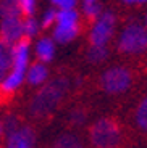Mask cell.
I'll list each match as a JSON object with an SVG mask.
<instances>
[{
  "mask_svg": "<svg viewBox=\"0 0 147 148\" xmlns=\"http://www.w3.org/2000/svg\"><path fill=\"white\" fill-rule=\"evenodd\" d=\"M68 87H70V82L65 77H57L50 81L34 95L33 101L29 103V113L34 118H44L53 113V110L58 106V103L65 97Z\"/></svg>",
  "mask_w": 147,
  "mask_h": 148,
  "instance_id": "6da1fadb",
  "label": "cell"
},
{
  "mask_svg": "<svg viewBox=\"0 0 147 148\" xmlns=\"http://www.w3.org/2000/svg\"><path fill=\"white\" fill-rule=\"evenodd\" d=\"M89 138L94 148H120L123 134L116 121L112 118H102L92 124Z\"/></svg>",
  "mask_w": 147,
  "mask_h": 148,
  "instance_id": "7a4b0ae2",
  "label": "cell"
},
{
  "mask_svg": "<svg viewBox=\"0 0 147 148\" xmlns=\"http://www.w3.org/2000/svg\"><path fill=\"white\" fill-rule=\"evenodd\" d=\"M147 50V27L131 23L121 31L118 39V52L126 55H139Z\"/></svg>",
  "mask_w": 147,
  "mask_h": 148,
  "instance_id": "3957f363",
  "label": "cell"
},
{
  "mask_svg": "<svg viewBox=\"0 0 147 148\" xmlns=\"http://www.w3.org/2000/svg\"><path fill=\"white\" fill-rule=\"evenodd\" d=\"M132 85V74L129 69L123 66H113L107 69L100 77V87L110 95H118Z\"/></svg>",
  "mask_w": 147,
  "mask_h": 148,
  "instance_id": "277c9868",
  "label": "cell"
},
{
  "mask_svg": "<svg viewBox=\"0 0 147 148\" xmlns=\"http://www.w3.org/2000/svg\"><path fill=\"white\" fill-rule=\"evenodd\" d=\"M115 24H116V16L110 11H103L96 19V24L91 29V36H89L91 44L96 47H107L113 36Z\"/></svg>",
  "mask_w": 147,
  "mask_h": 148,
  "instance_id": "5b68a950",
  "label": "cell"
},
{
  "mask_svg": "<svg viewBox=\"0 0 147 148\" xmlns=\"http://www.w3.org/2000/svg\"><path fill=\"white\" fill-rule=\"evenodd\" d=\"M29 45L31 39L23 36L16 44L11 45V71L18 74H24L26 76V68H28V61H29Z\"/></svg>",
  "mask_w": 147,
  "mask_h": 148,
  "instance_id": "8992f818",
  "label": "cell"
},
{
  "mask_svg": "<svg viewBox=\"0 0 147 148\" xmlns=\"http://www.w3.org/2000/svg\"><path fill=\"white\" fill-rule=\"evenodd\" d=\"M24 34L23 29V19L21 16L13 18H3L0 23V40L8 45H13L19 40Z\"/></svg>",
  "mask_w": 147,
  "mask_h": 148,
  "instance_id": "52a82bcc",
  "label": "cell"
},
{
  "mask_svg": "<svg viewBox=\"0 0 147 148\" xmlns=\"http://www.w3.org/2000/svg\"><path fill=\"white\" fill-rule=\"evenodd\" d=\"M36 134L29 126H19L15 132L7 135V148H33Z\"/></svg>",
  "mask_w": 147,
  "mask_h": 148,
  "instance_id": "ba28073f",
  "label": "cell"
},
{
  "mask_svg": "<svg viewBox=\"0 0 147 148\" xmlns=\"http://www.w3.org/2000/svg\"><path fill=\"white\" fill-rule=\"evenodd\" d=\"M79 34V26L78 24H57L53 31V39L58 44H68L74 40Z\"/></svg>",
  "mask_w": 147,
  "mask_h": 148,
  "instance_id": "9c48e42d",
  "label": "cell"
},
{
  "mask_svg": "<svg viewBox=\"0 0 147 148\" xmlns=\"http://www.w3.org/2000/svg\"><path fill=\"white\" fill-rule=\"evenodd\" d=\"M36 55H37V58H39V61H42V63L52 61V58L55 55L53 40L49 39V37H42L41 40L36 44Z\"/></svg>",
  "mask_w": 147,
  "mask_h": 148,
  "instance_id": "30bf717a",
  "label": "cell"
},
{
  "mask_svg": "<svg viewBox=\"0 0 147 148\" xmlns=\"http://www.w3.org/2000/svg\"><path fill=\"white\" fill-rule=\"evenodd\" d=\"M49 69L44 63H33L29 69L26 71V79L31 85H41L47 79Z\"/></svg>",
  "mask_w": 147,
  "mask_h": 148,
  "instance_id": "8fae6325",
  "label": "cell"
},
{
  "mask_svg": "<svg viewBox=\"0 0 147 148\" xmlns=\"http://www.w3.org/2000/svg\"><path fill=\"white\" fill-rule=\"evenodd\" d=\"M11 64H13V60H11V45L0 40V82L8 76V73L11 69Z\"/></svg>",
  "mask_w": 147,
  "mask_h": 148,
  "instance_id": "7c38bea8",
  "label": "cell"
},
{
  "mask_svg": "<svg viewBox=\"0 0 147 148\" xmlns=\"http://www.w3.org/2000/svg\"><path fill=\"white\" fill-rule=\"evenodd\" d=\"M52 148H84V147H83V142L79 140L78 135H74V134H62L52 143Z\"/></svg>",
  "mask_w": 147,
  "mask_h": 148,
  "instance_id": "4fadbf2b",
  "label": "cell"
},
{
  "mask_svg": "<svg viewBox=\"0 0 147 148\" xmlns=\"http://www.w3.org/2000/svg\"><path fill=\"white\" fill-rule=\"evenodd\" d=\"M13 16H21V10H19L18 3L2 0V2H0V19L13 18Z\"/></svg>",
  "mask_w": 147,
  "mask_h": 148,
  "instance_id": "5bb4252c",
  "label": "cell"
},
{
  "mask_svg": "<svg viewBox=\"0 0 147 148\" xmlns=\"http://www.w3.org/2000/svg\"><path fill=\"white\" fill-rule=\"evenodd\" d=\"M136 124L139 129H142L144 132H147V97L137 105L136 108Z\"/></svg>",
  "mask_w": 147,
  "mask_h": 148,
  "instance_id": "9a60e30c",
  "label": "cell"
},
{
  "mask_svg": "<svg viewBox=\"0 0 147 148\" xmlns=\"http://www.w3.org/2000/svg\"><path fill=\"white\" fill-rule=\"evenodd\" d=\"M78 15L76 10H60L57 11V24H78Z\"/></svg>",
  "mask_w": 147,
  "mask_h": 148,
  "instance_id": "2e32d148",
  "label": "cell"
},
{
  "mask_svg": "<svg viewBox=\"0 0 147 148\" xmlns=\"http://www.w3.org/2000/svg\"><path fill=\"white\" fill-rule=\"evenodd\" d=\"M108 56V50H107V47H96V45H92L91 48H89L87 52V61L89 63H102L103 60Z\"/></svg>",
  "mask_w": 147,
  "mask_h": 148,
  "instance_id": "e0dca14e",
  "label": "cell"
},
{
  "mask_svg": "<svg viewBox=\"0 0 147 148\" xmlns=\"http://www.w3.org/2000/svg\"><path fill=\"white\" fill-rule=\"evenodd\" d=\"M83 10H84V15L87 16L89 19H97L102 15V8H100V5L97 3L96 0H94V2H86Z\"/></svg>",
  "mask_w": 147,
  "mask_h": 148,
  "instance_id": "ac0fdd59",
  "label": "cell"
},
{
  "mask_svg": "<svg viewBox=\"0 0 147 148\" xmlns=\"http://www.w3.org/2000/svg\"><path fill=\"white\" fill-rule=\"evenodd\" d=\"M23 29H24L26 37L33 39V37L37 36V32H39V24H37V21L31 16V18H26L24 21H23Z\"/></svg>",
  "mask_w": 147,
  "mask_h": 148,
  "instance_id": "d6986e66",
  "label": "cell"
},
{
  "mask_svg": "<svg viewBox=\"0 0 147 148\" xmlns=\"http://www.w3.org/2000/svg\"><path fill=\"white\" fill-rule=\"evenodd\" d=\"M18 7L23 16L31 18L34 13V8H36V0H18Z\"/></svg>",
  "mask_w": 147,
  "mask_h": 148,
  "instance_id": "ffe728a7",
  "label": "cell"
},
{
  "mask_svg": "<svg viewBox=\"0 0 147 148\" xmlns=\"http://www.w3.org/2000/svg\"><path fill=\"white\" fill-rule=\"evenodd\" d=\"M19 126H21V124H19V119L16 118L15 114H10L3 121V130H5V134H7V135H8V134H11V132H15Z\"/></svg>",
  "mask_w": 147,
  "mask_h": 148,
  "instance_id": "44dd1931",
  "label": "cell"
},
{
  "mask_svg": "<svg viewBox=\"0 0 147 148\" xmlns=\"http://www.w3.org/2000/svg\"><path fill=\"white\" fill-rule=\"evenodd\" d=\"M53 23H57V10L50 8V10L44 15V18H42V27L47 29V27H50Z\"/></svg>",
  "mask_w": 147,
  "mask_h": 148,
  "instance_id": "7402d4cb",
  "label": "cell"
},
{
  "mask_svg": "<svg viewBox=\"0 0 147 148\" xmlns=\"http://www.w3.org/2000/svg\"><path fill=\"white\" fill-rule=\"evenodd\" d=\"M70 119H71V122H74V124H83V122L86 121V113L81 111V110H74V111H71Z\"/></svg>",
  "mask_w": 147,
  "mask_h": 148,
  "instance_id": "603a6c76",
  "label": "cell"
},
{
  "mask_svg": "<svg viewBox=\"0 0 147 148\" xmlns=\"http://www.w3.org/2000/svg\"><path fill=\"white\" fill-rule=\"evenodd\" d=\"M76 0H60V10H74V7H76Z\"/></svg>",
  "mask_w": 147,
  "mask_h": 148,
  "instance_id": "cb8c5ba5",
  "label": "cell"
},
{
  "mask_svg": "<svg viewBox=\"0 0 147 148\" xmlns=\"http://www.w3.org/2000/svg\"><path fill=\"white\" fill-rule=\"evenodd\" d=\"M123 2H126V3H144L147 0H123Z\"/></svg>",
  "mask_w": 147,
  "mask_h": 148,
  "instance_id": "d4e9b609",
  "label": "cell"
},
{
  "mask_svg": "<svg viewBox=\"0 0 147 148\" xmlns=\"http://www.w3.org/2000/svg\"><path fill=\"white\" fill-rule=\"evenodd\" d=\"M2 132H3V122L0 121V135H2Z\"/></svg>",
  "mask_w": 147,
  "mask_h": 148,
  "instance_id": "484cf974",
  "label": "cell"
},
{
  "mask_svg": "<svg viewBox=\"0 0 147 148\" xmlns=\"http://www.w3.org/2000/svg\"><path fill=\"white\" fill-rule=\"evenodd\" d=\"M50 2H52L53 5H58V3H60V0H50Z\"/></svg>",
  "mask_w": 147,
  "mask_h": 148,
  "instance_id": "4316f807",
  "label": "cell"
},
{
  "mask_svg": "<svg viewBox=\"0 0 147 148\" xmlns=\"http://www.w3.org/2000/svg\"><path fill=\"white\" fill-rule=\"evenodd\" d=\"M7 2H13V3H18V0H7Z\"/></svg>",
  "mask_w": 147,
  "mask_h": 148,
  "instance_id": "83f0119b",
  "label": "cell"
},
{
  "mask_svg": "<svg viewBox=\"0 0 147 148\" xmlns=\"http://www.w3.org/2000/svg\"><path fill=\"white\" fill-rule=\"evenodd\" d=\"M146 27H147V16H146Z\"/></svg>",
  "mask_w": 147,
  "mask_h": 148,
  "instance_id": "f1b7e54d",
  "label": "cell"
},
{
  "mask_svg": "<svg viewBox=\"0 0 147 148\" xmlns=\"http://www.w3.org/2000/svg\"><path fill=\"white\" fill-rule=\"evenodd\" d=\"M86 2H94V0H86Z\"/></svg>",
  "mask_w": 147,
  "mask_h": 148,
  "instance_id": "f546056e",
  "label": "cell"
}]
</instances>
